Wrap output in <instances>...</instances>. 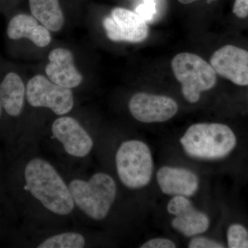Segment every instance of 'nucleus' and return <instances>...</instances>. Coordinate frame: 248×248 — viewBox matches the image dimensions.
<instances>
[{"label": "nucleus", "instance_id": "nucleus-18", "mask_svg": "<svg viewBox=\"0 0 248 248\" xmlns=\"http://www.w3.org/2000/svg\"><path fill=\"white\" fill-rule=\"evenodd\" d=\"M226 247L248 248V229L240 223H233L226 231Z\"/></svg>", "mask_w": 248, "mask_h": 248}, {"label": "nucleus", "instance_id": "nucleus-15", "mask_svg": "<svg viewBox=\"0 0 248 248\" xmlns=\"http://www.w3.org/2000/svg\"><path fill=\"white\" fill-rule=\"evenodd\" d=\"M26 89L17 73H8L0 84V115L4 108L6 113L17 117L24 107Z\"/></svg>", "mask_w": 248, "mask_h": 248}, {"label": "nucleus", "instance_id": "nucleus-11", "mask_svg": "<svg viewBox=\"0 0 248 248\" xmlns=\"http://www.w3.org/2000/svg\"><path fill=\"white\" fill-rule=\"evenodd\" d=\"M155 180L164 195L194 197L200 189L198 174L187 168L164 165L155 171Z\"/></svg>", "mask_w": 248, "mask_h": 248}, {"label": "nucleus", "instance_id": "nucleus-17", "mask_svg": "<svg viewBox=\"0 0 248 248\" xmlns=\"http://www.w3.org/2000/svg\"><path fill=\"white\" fill-rule=\"evenodd\" d=\"M86 241L83 235L79 233H62L54 235L42 241L38 248H84Z\"/></svg>", "mask_w": 248, "mask_h": 248}, {"label": "nucleus", "instance_id": "nucleus-16", "mask_svg": "<svg viewBox=\"0 0 248 248\" xmlns=\"http://www.w3.org/2000/svg\"><path fill=\"white\" fill-rule=\"evenodd\" d=\"M32 16L49 31L58 32L64 25L59 0H29Z\"/></svg>", "mask_w": 248, "mask_h": 248}, {"label": "nucleus", "instance_id": "nucleus-9", "mask_svg": "<svg viewBox=\"0 0 248 248\" xmlns=\"http://www.w3.org/2000/svg\"><path fill=\"white\" fill-rule=\"evenodd\" d=\"M103 26L112 42L139 43L146 40L149 33L146 21L136 12L124 8L112 10L110 16L104 18Z\"/></svg>", "mask_w": 248, "mask_h": 248}, {"label": "nucleus", "instance_id": "nucleus-1", "mask_svg": "<svg viewBox=\"0 0 248 248\" xmlns=\"http://www.w3.org/2000/svg\"><path fill=\"white\" fill-rule=\"evenodd\" d=\"M186 156L202 161H220L236 149L238 139L230 125L219 122H201L190 125L179 140Z\"/></svg>", "mask_w": 248, "mask_h": 248}, {"label": "nucleus", "instance_id": "nucleus-12", "mask_svg": "<svg viewBox=\"0 0 248 248\" xmlns=\"http://www.w3.org/2000/svg\"><path fill=\"white\" fill-rule=\"evenodd\" d=\"M52 133L63 145L68 155L82 158L91 153L93 141L81 124L71 117L57 119L52 125Z\"/></svg>", "mask_w": 248, "mask_h": 248}, {"label": "nucleus", "instance_id": "nucleus-8", "mask_svg": "<svg viewBox=\"0 0 248 248\" xmlns=\"http://www.w3.org/2000/svg\"><path fill=\"white\" fill-rule=\"evenodd\" d=\"M210 65L217 74L239 87L248 86V48L227 44L215 50Z\"/></svg>", "mask_w": 248, "mask_h": 248}, {"label": "nucleus", "instance_id": "nucleus-22", "mask_svg": "<svg viewBox=\"0 0 248 248\" xmlns=\"http://www.w3.org/2000/svg\"><path fill=\"white\" fill-rule=\"evenodd\" d=\"M232 14L239 20L248 19V0H235L232 7Z\"/></svg>", "mask_w": 248, "mask_h": 248}, {"label": "nucleus", "instance_id": "nucleus-4", "mask_svg": "<svg viewBox=\"0 0 248 248\" xmlns=\"http://www.w3.org/2000/svg\"><path fill=\"white\" fill-rule=\"evenodd\" d=\"M117 175L130 190L144 188L155 177V160L149 146L144 141L130 140L122 142L115 155Z\"/></svg>", "mask_w": 248, "mask_h": 248}, {"label": "nucleus", "instance_id": "nucleus-21", "mask_svg": "<svg viewBox=\"0 0 248 248\" xmlns=\"http://www.w3.org/2000/svg\"><path fill=\"white\" fill-rule=\"evenodd\" d=\"M136 13L146 22H149L156 14V4L155 2H143L139 5L136 9Z\"/></svg>", "mask_w": 248, "mask_h": 248}, {"label": "nucleus", "instance_id": "nucleus-7", "mask_svg": "<svg viewBox=\"0 0 248 248\" xmlns=\"http://www.w3.org/2000/svg\"><path fill=\"white\" fill-rule=\"evenodd\" d=\"M166 210L172 217V229L186 238L203 234L210 229L211 220L206 213L195 206L190 197H171Z\"/></svg>", "mask_w": 248, "mask_h": 248}, {"label": "nucleus", "instance_id": "nucleus-10", "mask_svg": "<svg viewBox=\"0 0 248 248\" xmlns=\"http://www.w3.org/2000/svg\"><path fill=\"white\" fill-rule=\"evenodd\" d=\"M129 110L135 120L145 124L163 123L173 118L178 112V104L164 95L138 93L129 101Z\"/></svg>", "mask_w": 248, "mask_h": 248}, {"label": "nucleus", "instance_id": "nucleus-13", "mask_svg": "<svg viewBox=\"0 0 248 248\" xmlns=\"http://www.w3.org/2000/svg\"><path fill=\"white\" fill-rule=\"evenodd\" d=\"M49 62L45 68L46 74L55 84L74 89L81 84L83 76L75 64L74 56L68 49H54L48 55Z\"/></svg>", "mask_w": 248, "mask_h": 248}, {"label": "nucleus", "instance_id": "nucleus-24", "mask_svg": "<svg viewBox=\"0 0 248 248\" xmlns=\"http://www.w3.org/2000/svg\"><path fill=\"white\" fill-rule=\"evenodd\" d=\"M143 2H155V0H143Z\"/></svg>", "mask_w": 248, "mask_h": 248}, {"label": "nucleus", "instance_id": "nucleus-20", "mask_svg": "<svg viewBox=\"0 0 248 248\" xmlns=\"http://www.w3.org/2000/svg\"><path fill=\"white\" fill-rule=\"evenodd\" d=\"M175 241L167 237H154L147 240L140 246V248H176Z\"/></svg>", "mask_w": 248, "mask_h": 248}, {"label": "nucleus", "instance_id": "nucleus-5", "mask_svg": "<svg viewBox=\"0 0 248 248\" xmlns=\"http://www.w3.org/2000/svg\"><path fill=\"white\" fill-rule=\"evenodd\" d=\"M171 66L176 79L182 85L183 97L190 104L198 102L202 93L216 86V72L199 55L178 54L172 59Z\"/></svg>", "mask_w": 248, "mask_h": 248}, {"label": "nucleus", "instance_id": "nucleus-2", "mask_svg": "<svg viewBox=\"0 0 248 248\" xmlns=\"http://www.w3.org/2000/svg\"><path fill=\"white\" fill-rule=\"evenodd\" d=\"M24 177L28 190L47 210L62 216L72 213L75 203L69 187L48 161L40 158L31 160Z\"/></svg>", "mask_w": 248, "mask_h": 248}, {"label": "nucleus", "instance_id": "nucleus-23", "mask_svg": "<svg viewBox=\"0 0 248 248\" xmlns=\"http://www.w3.org/2000/svg\"><path fill=\"white\" fill-rule=\"evenodd\" d=\"M179 2L182 3L183 4H189L191 3L195 2L197 0H178ZM208 1H216V0H208Z\"/></svg>", "mask_w": 248, "mask_h": 248}, {"label": "nucleus", "instance_id": "nucleus-3", "mask_svg": "<svg viewBox=\"0 0 248 248\" xmlns=\"http://www.w3.org/2000/svg\"><path fill=\"white\" fill-rule=\"evenodd\" d=\"M68 187L75 205L95 221L107 218L117 198V184L107 173H96L88 182L74 179Z\"/></svg>", "mask_w": 248, "mask_h": 248}, {"label": "nucleus", "instance_id": "nucleus-25", "mask_svg": "<svg viewBox=\"0 0 248 248\" xmlns=\"http://www.w3.org/2000/svg\"><path fill=\"white\" fill-rule=\"evenodd\" d=\"M247 88H248L247 97H248V86Z\"/></svg>", "mask_w": 248, "mask_h": 248}, {"label": "nucleus", "instance_id": "nucleus-14", "mask_svg": "<svg viewBox=\"0 0 248 248\" xmlns=\"http://www.w3.org/2000/svg\"><path fill=\"white\" fill-rule=\"evenodd\" d=\"M7 35L11 40L27 38L37 46L44 48L51 42L50 31L32 16L19 14L11 19L7 27Z\"/></svg>", "mask_w": 248, "mask_h": 248}, {"label": "nucleus", "instance_id": "nucleus-6", "mask_svg": "<svg viewBox=\"0 0 248 248\" xmlns=\"http://www.w3.org/2000/svg\"><path fill=\"white\" fill-rule=\"evenodd\" d=\"M26 97L31 107L46 108L58 115H66L74 107L71 89L59 86L42 75H37L29 80Z\"/></svg>", "mask_w": 248, "mask_h": 248}, {"label": "nucleus", "instance_id": "nucleus-19", "mask_svg": "<svg viewBox=\"0 0 248 248\" xmlns=\"http://www.w3.org/2000/svg\"><path fill=\"white\" fill-rule=\"evenodd\" d=\"M223 243L218 240L212 239L203 234L198 235L190 238L187 248H226Z\"/></svg>", "mask_w": 248, "mask_h": 248}]
</instances>
